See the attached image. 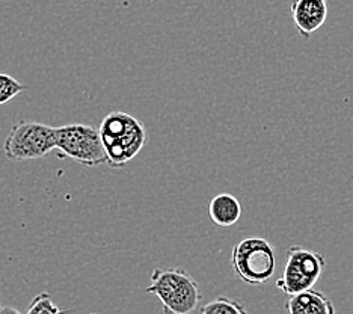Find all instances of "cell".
<instances>
[{
	"instance_id": "7a4b0ae2",
	"label": "cell",
	"mask_w": 353,
	"mask_h": 314,
	"mask_svg": "<svg viewBox=\"0 0 353 314\" xmlns=\"http://www.w3.org/2000/svg\"><path fill=\"white\" fill-rule=\"evenodd\" d=\"M145 292L159 297L163 314H192L203 301L198 281L183 268L154 269Z\"/></svg>"
},
{
	"instance_id": "9c48e42d",
	"label": "cell",
	"mask_w": 353,
	"mask_h": 314,
	"mask_svg": "<svg viewBox=\"0 0 353 314\" xmlns=\"http://www.w3.org/2000/svg\"><path fill=\"white\" fill-rule=\"evenodd\" d=\"M208 216L216 227L228 228L237 224L242 216L240 201L231 193H219L208 204Z\"/></svg>"
},
{
	"instance_id": "9a60e30c",
	"label": "cell",
	"mask_w": 353,
	"mask_h": 314,
	"mask_svg": "<svg viewBox=\"0 0 353 314\" xmlns=\"http://www.w3.org/2000/svg\"><path fill=\"white\" fill-rule=\"evenodd\" d=\"M91 314H95V313H91Z\"/></svg>"
},
{
	"instance_id": "5b68a950",
	"label": "cell",
	"mask_w": 353,
	"mask_h": 314,
	"mask_svg": "<svg viewBox=\"0 0 353 314\" xmlns=\"http://www.w3.org/2000/svg\"><path fill=\"white\" fill-rule=\"evenodd\" d=\"M325 266L326 259L320 253L293 245L285 253L284 272L276 281V287L288 296L307 292L322 277Z\"/></svg>"
},
{
	"instance_id": "277c9868",
	"label": "cell",
	"mask_w": 353,
	"mask_h": 314,
	"mask_svg": "<svg viewBox=\"0 0 353 314\" xmlns=\"http://www.w3.org/2000/svg\"><path fill=\"white\" fill-rule=\"evenodd\" d=\"M56 148L74 162L94 168L108 164L100 130L88 124H67L54 127Z\"/></svg>"
},
{
	"instance_id": "4fadbf2b",
	"label": "cell",
	"mask_w": 353,
	"mask_h": 314,
	"mask_svg": "<svg viewBox=\"0 0 353 314\" xmlns=\"http://www.w3.org/2000/svg\"><path fill=\"white\" fill-rule=\"evenodd\" d=\"M2 314H21L17 308L14 307H3L2 308Z\"/></svg>"
},
{
	"instance_id": "8fae6325",
	"label": "cell",
	"mask_w": 353,
	"mask_h": 314,
	"mask_svg": "<svg viewBox=\"0 0 353 314\" xmlns=\"http://www.w3.org/2000/svg\"><path fill=\"white\" fill-rule=\"evenodd\" d=\"M26 314H70V310L59 308L49 293L41 292L30 301Z\"/></svg>"
},
{
	"instance_id": "8992f818",
	"label": "cell",
	"mask_w": 353,
	"mask_h": 314,
	"mask_svg": "<svg viewBox=\"0 0 353 314\" xmlns=\"http://www.w3.org/2000/svg\"><path fill=\"white\" fill-rule=\"evenodd\" d=\"M56 148L54 127L37 121H20L3 142V151L11 160L44 157Z\"/></svg>"
},
{
	"instance_id": "ba28073f",
	"label": "cell",
	"mask_w": 353,
	"mask_h": 314,
	"mask_svg": "<svg viewBox=\"0 0 353 314\" xmlns=\"http://www.w3.org/2000/svg\"><path fill=\"white\" fill-rule=\"evenodd\" d=\"M285 307L288 314H335L332 301L312 288L288 297Z\"/></svg>"
},
{
	"instance_id": "30bf717a",
	"label": "cell",
	"mask_w": 353,
	"mask_h": 314,
	"mask_svg": "<svg viewBox=\"0 0 353 314\" xmlns=\"http://www.w3.org/2000/svg\"><path fill=\"white\" fill-rule=\"evenodd\" d=\"M201 314H250L240 300L228 296H218L207 302L201 308Z\"/></svg>"
},
{
	"instance_id": "6da1fadb",
	"label": "cell",
	"mask_w": 353,
	"mask_h": 314,
	"mask_svg": "<svg viewBox=\"0 0 353 314\" xmlns=\"http://www.w3.org/2000/svg\"><path fill=\"white\" fill-rule=\"evenodd\" d=\"M99 130L108 155V165L112 168H123L132 162L147 144L145 126L123 110L109 112Z\"/></svg>"
},
{
	"instance_id": "3957f363",
	"label": "cell",
	"mask_w": 353,
	"mask_h": 314,
	"mask_svg": "<svg viewBox=\"0 0 353 314\" xmlns=\"http://www.w3.org/2000/svg\"><path fill=\"white\" fill-rule=\"evenodd\" d=\"M231 266L248 286H263L275 275L276 254L269 240L246 237L232 248Z\"/></svg>"
},
{
	"instance_id": "52a82bcc",
	"label": "cell",
	"mask_w": 353,
	"mask_h": 314,
	"mask_svg": "<svg viewBox=\"0 0 353 314\" xmlns=\"http://www.w3.org/2000/svg\"><path fill=\"white\" fill-rule=\"evenodd\" d=\"M290 14L298 34L310 39L325 24L329 15V2L327 0H293Z\"/></svg>"
},
{
	"instance_id": "7c38bea8",
	"label": "cell",
	"mask_w": 353,
	"mask_h": 314,
	"mask_svg": "<svg viewBox=\"0 0 353 314\" xmlns=\"http://www.w3.org/2000/svg\"><path fill=\"white\" fill-rule=\"evenodd\" d=\"M23 91H26V85L19 82V80L12 77L11 75L0 72V106L10 103Z\"/></svg>"
},
{
	"instance_id": "5bb4252c",
	"label": "cell",
	"mask_w": 353,
	"mask_h": 314,
	"mask_svg": "<svg viewBox=\"0 0 353 314\" xmlns=\"http://www.w3.org/2000/svg\"><path fill=\"white\" fill-rule=\"evenodd\" d=\"M0 314H2V308H0Z\"/></svg>"
}]
</instances>
